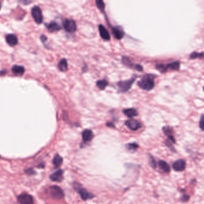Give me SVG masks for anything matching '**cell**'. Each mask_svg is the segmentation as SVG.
I'll return each mask as SVG.
<instances>
[{
  "mask_svg": "<svg viewBox=\"0 0 204 204\" xmlns=\"http://www.w3.org/2000/svg\"><path fill=\"white\" fill-rule=\"evenodd\" d=\"M157 76L152 74H147L138 82V85L141 89L149 91L153 89L154 86V79Z\"/></svg>",
  "mask_w": 204,
  "mask_h": 204,
  "instance_id": "6da1fadb",
  "label": "cell"
},
{
  "mask_svg": "<svg viewBox=\"0 0 204 204\" xmlns=\"http://www.w3.org/2000/svg\"><path fill=\"white\" fill-rule=\"evenodd\" d=\"M137 76L135 75L134 76L132 77L131 78L125 81H120L118 83L117 85L118 87V92L120 93H125L128 92L131 88L132 85L134 83V81L136 80Z\"/></svg>",
  "mask_w": 204,
  "mask_h": 204,
  "instance_id": "7a4b0ae2",
  "label": "cell"
},
{
  "mask_svg": "<svg viewBox=\"0 0 204 204\" xmlns=\"http://www.w3.org/2000/svg\"><path fill=\"white\" fill-rule=\"evenodd\" d=\"M74 187L76 191H77L81 198L84 201H86L87 199H91L94 197V195L92 193L89 192L87 190H86L85 189L82 188L81 185L80 184L74 183Z\"/></svg>",
  "mask_w": 204,
  "mask_h": 204,
  "instance_id": "3957f363",
  "label": "cell"
},
{
  "mask_svg": "<svg viewBox=\"0 0 204 204\" xmlns=\"http://www.w3.org/2000/svg\"><path fill=\"white\" fill-rule=\"evenodd\" d=\"M50 196L54 199H62L64 197V193L62 189L57 186H53L50 188Z\"/></svg>",
  "mask_w": 204,
  "mask_h": 204,
  "instance_id": "277c9868",
  "label": "cell"
},
{
  "mask_svg": "<svg viewBox=\"0 0 204 204\" xmlns=\"http://www.w3.org/2000/svg\"><path fill=\"white\" fill-rule=\"evenodd\" d=\"M31 14L35 22L38 24H40L43 19L42 12L41 8L38 6H35L33 7L31 10Z\"/></svg>",
  "mask_w": 204,
  "mask_h": 204,
  "instance_id": "5b68a950",
  "label": "cell"
},
{
  "mask_svg": "<svg viewBox=\"0 0 204 204\" xmlns=\"http://www.w3.org/2000/svg\"><path fill=\"white\" fill-rule=\"evenodd\" d=\"M63 26L66 31L68 33H74L77 29V25L74 20H65L63 22Z\"/></svg>",
  "mask_w": 204,
  "mask_h": 204,
  "instance_id": "8992f818",
  "label": "cell"
},
{
  "mask_svg": "<svg viewBox=\"0 0 204 204\" xmlns=\"http://www.w3.org/2000/svg\"><path fill=\"white\" fill-rule=\"evenodd\" d=\"M20 204H34V199L31 195L27 193H22L18 197Z\"/></svg>",
  "mask_w": 204,
  "mask_h": 204,
  "instance_id": "52a82bcc",
  "label": "cell"
},
{
  "mask_svg": "<svg viewBox=\"0 0 204 204\" xmlns=\"http://www.w3.org/2000/svg\"><path fill=\"white\" fill-rule=\"evenodd\" d=\"M126 126L132 131H137L141 127V124L138 120L135 119L128 120L125 122Z\"/></svg>",
  "mask_w": 204,
  "mask_h": 204,
  "instance_id": "ba28073f",
  "label": "cell"
},
{
  "mask_svg": "<svg viewBox=\"0 0 204 204\" xmlns=\"http://www.w3.org/2000/svg\"><path fill=\"white\" fill-rule=\"evenodd\" d=\"M63 174L64 171L59 169L50 175V179L55 182H61L63 180Z\"/></svg>",
  "mask_w": 204,
  "mask_h": 204,
  "instance_id": "9c48e42d",
  "label": "cell"
},
{
  "mask_svg": "<svg viewBox=\"0 0 204 204\" xmlns=\"http://www.w3.org/2000/svg\"><path fill=\"white\" fill-rule=\"evenodd\" d=\"M112 32L114 34V35L115 36V37L118 39H122L125 35V33L123 29L120 26H116L112 27Z\"/></svg>",
  "mask_w": 204,
  "mask_h": 204,
  "instance_id": "30bf717a",
  "label": "cell"
},
{
  "mask_svg": "<svg viewBox=\"0 0 204 204\" xmlns=\"http://www.w3.org/2000/svg\"><path fill=\"white\" fill-rule=\"evenodd\" d=\"M172 167L175 171H184L186 168V162L183 159L178 160L173 164Z\"/></svg>",
  "mask_w": 204,
  "mask_h": 204,
  "instance_id": "8fae6325",
  "label": "cell"
},
{
  "mask_svg": "<svg viewBox=\"0 0 204 204\" xmlns=\"http://www.w3.org/2000/svg\"><path fill=\"white\" fill-rule=\"evenodd\" d=\"M99 32L100 34L101 37L102 39L106 41H108L110 39V35L106 29L105 26H103L102 25H99Z\"/></svg>",
  "mask_w": 204,
  "mask_h": 204,
  "instance_id": "7c38bea8",
  "label": "cell"
},
{
  "mask_svg": "<svg viewBox=\"0 0 204 204\" xmlns=\"http://www.w3.org/2000/svg\"><path fill=\"white\" fill-rule=\"evenodd\" d=\"M93 138V133L90 129H85L82 132V138L84 142H90Z\"/></svg>",
  "mask_w": 204,
  "mask_h": 204,
  "instance_id": "4fadbf2b",
  "label": "cell"
},
{
  "mask_svg": "<svg viewBox=\"0 0 204 204\" xmlns=\"http://www.w3.org/2000/svg\"><path fill=\"white\" fill-rule=\"evenodd\" d=\"M7 43L10 46H16L18 43L17 37L14 34H8L6 37Z\"/></svg>",
  "mask_w": 204,
  "mask_h": 204,
  "instance_id": "5bb4252c",
  "label": "cell"
},
{
  "mask_svg": "<svg viewBox=\"0 0 204 204\" xmlns=\"http://www.w3.org/2000/svg\"><path fill=\"white\" fill-rule=\"evenodd\" d=\"M163 131L164 132L165 134L167 135L169 140L172 143H175V140L174 137V136L172 135V129H171V128L169 127V126H165L163 128Z\"/></svg>",
  "mask_w": 204,
  "mask_h": 204,
  "instance_id": "9a60e30c",
  "label": "cell"
},
{
  "mask_svg": "<svg viewBox=\"0 0 204 204\" xmlns=\"http://www.w3.org/2000/svg\"><path fill=\"white\" fill-rule=\"evenodd\" d=\"M123 113L125 114L127 117H128L129 118L135 117V116H137L138 115V112L137 111V110L135 108H133L125 109L123 110Z\"/></svg>",
  "mask_w": 204,
  "mask_h": 204,
  "instance_id": "2e32d148",
  "label": "cell"
},
{
  "mask_svg": "<svg viewBox=\"0 0 204 204\" xmlns=\"http://www.w3.org/2000/svg\"><path fill=\"white\" fill-rule=\"evenodd\" d=\"M47 29L50 32H55V31H59L61 29V27L60 26L59 24L55 22H52L50 23L48 26H47Z\"/></svg>",
  "mask_w": 204,
  "mask_h": 204,
  "instance_id": "e0dca14e",
  "label": "cell"
},
{
  "mask_svg": "<svg viewBox=\"0 0 204 204\" xmlns=\"http://www.w3.org/2000/svg\"><path fill=\"white\" fill-rule=\"evenodd\" d=\"M52 162L56 168H58L62 164L63 159L59 154H56L53 159Z\"/></svg>",
  "mask_w": 204,
  "mask_h": 204,
  "instance_id": "ac0fdd59",
  "label": "cell"
},
{
  "mask_svg": "<svg viewBox=\"0 0 204 204\" xmlns=\"http://www.w3.org/2000/svg\"><path fill=\"white\" fill-rule=\"evenodd\" d=\"M12 70V72L17 75H22L25 72V68L22 66H13Z\"/></svg>",
  "mask_w": 204,
  "mask_h": 204,
  "instance_id": "d6986e66",
  "label": "cell"
},
{
  "mask_svg": "<svg viewBox=\"0 0 204 204\" xmlns=\"http://www.w3.org/2000/svg\"><path fill=\"white\" fill-rule=\"evenodd\" d=\"M58 68L59 70L62 71V72H65L66 71H67L68 70V62L67 60L65 59H62L60 60V61L59 62L58 64Z\"/></svg>",
  "mask_w": 204,
  "mask_h": 204,
  "instance_id": "ffe728a7",
  "label": "cell"
},
{
  "mask_svg": "<svg viewBox=\"0 0 204 204\" xmlns=\"http://www.w3.org/2000/svg\"><path fill=\"white\" fill-rule=\"evenodd\" d=\"M159 167L165 172H169L170 171V166L167 162H166L164 160H160L159 162Z\"/></svg>",
  "mask_w": 204,
  "mask_h": 204,
  "instance_id": "44dd1931",
  "label": "cell"
},
{
  "mask_svg": "<svg viewBox=\"0 0 204 204\" xmlns=\"http://www.w3.org/2000/svg\"><path fill=\"white\" fill-rule=\"evenodd\" d=\"M108 84V82L105 79L100 80L97 81V86H98V87L100 90L105 89V87L107 86Z\"/></svg>",
  "mask_w": 204,
  "mask_h": 204,
  "instance_id": "7402d4cb",
  "label": "cell"
},
{
  "mask_svg": "<svg viewBox=\"0 0 204 204\" xmlns=\"http://www.w3.org/2000/svg\"><path fill=\"white\" fill-rule=\"evenodd\" d=\"M166 65L168 70L171 69L172 70H178L180 67V64L178 61H175L170 64H168Z\"/></svg>",
  "mask_w": 204,
  "mask_h": 204,
  "instance_id": "603a6c76",
  "label": "cell"
},
{
  "mask_svg": "<svg viewBox=\"0 0 204 204\" xmlns=\"http://www.w3.org/2000/svg\"><path fill=\"white\" fill-rule=\"evenodd\" d=\"M122 62L125 65L131 67V68H135V65H133L129 59H128L127 57H125V56H122Z\"/></svg>",
  "mask_w": 204,
  "mask_h": 204,
  "instance_id": "cb8c5ba5",
  "label": "cell"
},
{
  "mask_svg": "<svg viewBox=\"0 0 204 204\" xmlns=\"http://www.w3.org/2000/svg\"><path fill=\"white\" fill-rule=\"evenodd\" d=\"M156 68L159 71L162 73L166 72L168 70V68L167 67V65L166 64H158L156 65Z\"/></svg>",
  "mask_w": 204,
  "mask_h": 204,
  "instance_id": "d4e9b609",
  "label": "cell"
},
{
  "mask_svg": "<svg viewBox=\"0 0 204 204\" xmlns=\"http://www.w3.org/2000/svg\"><path fill=\"white\" fill-rule=\"evenodd\" d=\"M204 58V53H197L196 52H193L190 55V59H196V58Z\"/></svg>",
  "mask_w": 204,
  "mask_h": 204,
  "instance_id": "484cf974",
  "label": "cell"
},
{
  "mask_svg": "<svg viewBox=\"0 0 204 204\" xmlns=\"http://www.w3.org/2000/svg\"><path fill=\"white\" fill-rule=\"evenodd\" d=\"M96 4L99 10H100L102 12H104L105 10V4L103 1L102 0H97L96 1Z\"/></svg>",
  "mask_w": 204,
  "mask_h": 204,
  "instance_id": "4316f807",
  "label": "cell"
},
{
  "mask_svg": "<svg viewBox=\"0 0 204 204\" xmlns=\"http://www.w3.org/2000/svg\"><path fill=\"white\" fill-rule=\"evenodd\" d=\"M126 147L129 150H135L138 148V145L137 143H129L126 145Z\"/></svg>",
  "mask_w": 204,
  "mask_h": 204,
  "instance_id": "83f0119b",
  "label": "cell"
},
{
  "mask_svg": "<svg viewBox=\"0 0 204 204\" xmlns=\"http://www.w3.org/2000/svg\"><path fill=\"white\" fill-rule=\"evenodd\" d=\"M25 173L27 174L28 175H34V174H36L35 171H34L32 168L26 170V171H25Z\"/></svg>",
  "mask_w": 204,
  "mask_h": 204,
  "instance_id": "f1b7e54d",
  "label": "cell"
},
{
  "mask_svg": "<svg viewBox=\"0 0 204 204\" xmlns=\"http://www.w3.org/2000/svg\"><path fill=\"white\" fill-rule=\"evenodd\" d=\"M204 115H202L201 117V120L199 122V127L202 131L204 130Z\"/></svg>",
  "mask_w": 204,
  "mask_h": 204,
  "instance_id": "f546056e",
  "label": "cell"
},
{
  "mask_svg": "<svg viewBox=\"0 0 204 204\" xmlns=\"http://www.w3.org/2000/svg\"><path fill=\"white\" fill-rule=\"evenodd\" d=\"M150 163H151V166L153 168H154L156 167V162L154 160V159L153 158L152 156H150Z\"/></svg>",
  "mask_w": 204,
  "mask_h": 204,
  "instance_id": "4dcf8cb0",
  "label": "cell"
},
{
  "mask_svg": "<svg viewBox=\"0 0 204 204\" xmlns=\"http://www.w3.org/2000/svg\"><path fill=\"white\" fill-rule=\"evenodd\" d=\"M189 196L188 195H186V194L183 195V197H181V200H182L183 202H186V201H187L189 200Z\"/></svg>",
  "mask_w": 204,
  "mask_h": 204,
  "instance_id": "1f68e13d",
  "label": "cell"
},
{
  "mask_svg": "<svg viewBox=\"0 0 204 204\" xmlns=\"http://www.w3.org/2000/svg\"><path fill=\"white\" fill-rule=\"evenodd\" d=\"M41 40L43 41V43H45L46 40H47V37H46L45 35H42L41 36Z\"/></svg>",
  "mask_w": 204,
  "mask_h": 204,
  "instance_id": "d6a6232c",
  "label": "cell"
},
{
  "mask_svg": "<svg viewBox=\"0 0 204 204\" xmlns=\"http://www.w3.org/2000/svg\"><path fill=\"white\" fill-rule=\"evenodd\" d=\"M44 167V163H41L39 165V166H37V168H43Z\"/></svg>",
  "mask_w": 204,
  "mask_h": 204,
  "instance_id": "836d02e7",
  "label": "cell"
},
{
  "mask_svg": "<svg viewBox=\"0 0 204 204\" xmlns=\"http://www.w3.org/2000/svg\"><path fill=\"white\" fill-rule=\"evenodd\" d=\"M107 125L108 126H109V127H112V128L114 127V124H112V123H108L107 124Z\"/></svg>",
  "mask_w": 204,
  "mask_h": 204,
  "instance_id": "e575fe53",
  "label": "cell"
},
{
  "mask_svg": "<svg viewBox=\"0 0 204 204\" xmlns=\"http://www.w3.org/2000/svg\"><path fill=\"white\" fill-rule=\"evenodd\" d=\"M0 8H1V4H0Z\"/></svg>",
  "mask_w": 204,
  "mask_h": 204,
  "instance_id": "d590c367",
  "label": "cell"
}]
</instances>
